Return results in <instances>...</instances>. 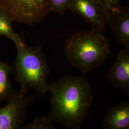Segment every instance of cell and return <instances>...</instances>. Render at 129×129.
<instances>
[{
    "instance_id": "1",
    "label": "cell",
    "mask_w": 129,
    "mask_h": 129,
    "mask_svg": "<svg viewBox=\"0 0 129 129\" xmlns=\"http://www.w3.org/2000/svg\"><path fill=\"white\" fill-rule=\"evenodd\" d=\"M48 117L67 129H80L93 100L90 83L84 75H67L49 84Z\"/></svg>"
},
{
    "instance_id": "2",
    "label": "cell",
    "mask_w": 129,
    "mask_h": 129,
    "mask_svg": "<svg viewBox=\"0 0 129 129\" xmlns=\"http://www.w3.org/2000/svg\"><path fill=\"white\" fill-rule=\"evenodd\" d=\"M101 30L75 33L66 42L64 50L69 63L83 75L99 67L110 55V42Z\"/></svg>"
},
{
    "instance_id": "3",
    "label": "cell",
    "mask_w": 129,
    "mask_h": 129,
    "mask_svg": "<svg viewBox=\"0 0 129 129\" xmlns=\"http://www.w3.org/2000/svg\"><path fill=\"white\" fill-rule=\"evenodd\" d=\"M15 46L17 54L13 73L20 90L27 92L32 88L40 95L46 94L49 91L47 78L50 70L41 47L29 46L23 40Z\"/></svg>"
},
{
    "instance_id": "4",
    "label": "cell",
    "mask_w": 129,
    "mask_h": 129,
    "mask_svg": "<svg viewBox=\"0 0 129 129\" xmlns=\"http://www.w3.org/2000/svg\"><path fill=\"white\" fill-rule=\"evenodd\" d=\"M0 10L13 22L34 25L50 13L47 0H0Z\"/></svg>"
},
{
    "instance_id": "5",
    "label": "cell",
    "mask_w": 129,
    "mask_h": 129,
    "mask_svg": "<svg viewBox=\"0 0 129 129\" xmlns=\"http://www.w3.org/2000/svg\"><path fill=\"white\" fill-rule=\"evenodd\" d=\"M20 89L14 91L5 106L0 107V129H18L23 127L26 110L33 101L31 96Z\"/></svg>"
},
{
    "instance_id": "6",
    "label": "cell",
    "mask_w": 129,
    "mask_h": 129,
    "mask_svg": "<svg viewBox=\"0 0 129 129\" xmlns=\"http://www.w3.org/2000/svg\"><path fill=\"white\" fill-rule=\"evenodd\" d=\"M68 9L78 14L92 28L105 30L108 12L101 0H70Z\"/></svg>"
},
{
    "instance_id": "7",
    "label": "cell",
    "mask_w": 129,
    "mask_h": 129,
    "mask_svg": "<svg viewBox=\"0 0 129 129\" xmlns=\"http://www.w3.org/2000/svg\"><path fill=\"white\" fill-rule=\"evenodd\" d=\"M108 81L115 88L129 94V48L120 50L115 63L107 74Z\"/></svg>"
},
{
    "instance_id": "8",
    "label": "cell",
    "mask_w": 129,
    "mask_h": 129,
    "mask_svg": "<svg viewBox=\"0 0 129 129\" xmlns=\"http://www.w3.org/2000/svg\"><path fill=\"white\" fill-rule=\"evenodd\" d=\"M107 24L109 25L117 42L129 48V7L121 6L108 12Z\"/></svg>"
},
{
    "instance_id": "9",
    "label": "cell",
    "mask_w": 129,
    "mask_h": 129,
    "mask_svg": "<svg viewBox=\"0 0 129 129\" xmlns=\"http://www.w3.org/2000/svg\"><path fill=\"white\" fill-rule=\"evenodd\" d=\"M102 125L105 129H129V101H122L110 109Z\"/></svg>"
},
{
    "instance_id": "10",
    "label": "cell",
    "mask_w": 129,
    "mask_h": 129,
    "mask_svg": "<svg viewBox=\"0 0 129 129\" xmlns=\"http://www.w3.org/2000/svg\"><path fill=\"white\" fill-rule=\"evenodd\" d=\"M13 73V67L0 60V102L7 101L14 93L10 77Z\"/></svg>"
},
{
    "instance_id": "11",
    "label": "cell",
    "mask_w": 129,
    "mask_h": 129,
    "mask_svg": "<svg viewBox=\"0 0 129 129\" xmlns=\"http://www.w3.org/2000/svg\"><path fill=\"white\" fill-rule=\"evenodd\" d=\"M13 21L7 14L0 10V36L7 37L14 45L22 40L12 26Z\"/></svg>"
},
{
    "instance_id": "12",
    "label": "cell",
    "mask_w": 129,
    "mask_h": 129,
    "mask_svg": "<svg viewBox=\"0 0 129 129\" xmlns=\"http://www.w3.org/2000/svg\"><path fill=\"white\" fill-rule=\"evenodd\" d=\"M53 121L48 116H43L33 120L28 124L23 127L24 129H54L55 125Z\"/></svg>"
},
{
    "instance_id": "13",
    "label": "cell",
    "mask_w": 129,
    "mask_h": 129,
    "mask_svg": "<svg viewBox=\"0 0 129 129\" xmlns=\"http://www.w3.org/2000/svg\"><path fill=\"white\" fill-rule=\"evenodd\" d=\"M70 0H47L50 12L63 15L68 9Z\"/></svg>"
},
{
    "instance_id": "14",
    "label": "cell",
    "mask_w": 129,
    "mask_h": 129,
    "mask_svg": "<svg viewBox=\"0 0 129 129\" xmlns=\"http://www.w3.org/2000/svg\"><path fill=\"white\" fill-rule=\"evenodd\" d=\"M107 12L117 9L121 6L122 0H101Z\"/></svg>"
}]
</instances>
